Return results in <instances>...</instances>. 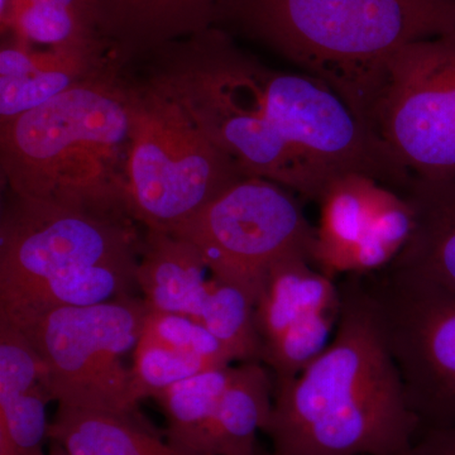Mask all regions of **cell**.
<instances>
[{"instance_id":"cell-16","label":"cell","mask_w":455,"mask_h":455,"mask_svg":"<svg viewBox=\"0 0 455 455\" xmlns=\"http://www.w3.org/2000/svg\"><path fill=\"white\" fill-rule=\"evenodd\" d=\"M208 272L202 254L187 239L145 229L136 278L149 311L193 317Z\"/></svg>"},{"instance_id":"cell-13","label":"cell","mask_w":455,"mask_h":455,"mask_svg":"<svg viewBox=\"0 0 455 455\" xmlns=\"http://www.w3.org/2000/svg\"><path fill=\"white\" fill-rule=\"evenodd\" d=\"M403 196L415 227L386 271L455 299V178H412Z\"/></svg>"},{"instance_id":"cell-9","label":"cell","mask_w":455,"mask_h":455,"mask_svg":"<svg viewBox=\"0 0 455 455\" xmlns=\"http://www.w3.org/2000/svg\"><path fill=\"white\" fill-rule=\"evenodd\" d=\"M172 233L196 245L212 276L257 298L274 263L291 254L313 259L316 239L295 194L259 178L242 179Z\"/></svg>"},{"instance_id":"cell-10","label":"cell","mask_w":455,"mask_h":455,"mask_svg":"<svg viewBox=\"0 0 455 455\" xmlns=\"http://www.w3.org/2000/svg\"><path fill=\"white\" fill-rule=\"evenodd\" d=\"M421 430L455 425V299L390 272L363 275Z\"/></svg>"},{"instance_id":"cell-27","label":"cell","mask_w":455,"mask_h":455,"mask_svg":"<svg viewBox=\"0 0 455 455\" xmlns=\"http://www.w3.org/2000/svg\"><path fill=\"white\" fill-rule=\"evenodd\" d=\"M18 3H50V4L64 5V7L75 9V11L82 12L84 14H88V16L92 17L95 22L94 13H92V7H90L88 0H9L8 13L12 5L18 4ZM7 17H5L0 23L4 22V20H7ZM95 25H97V22H95Z\"/></svg>"},{"instance_id":"cell-20","label":"cell","mask_w":455,"mask_h":455,"mask_svg":"<svg viewBox=\"0 0 455 455\" xmlns=\"http://www.w3.org/2000/svg\"><path fill=\"white\" fill-rule=\"evenodd\" d=\"M376 180L359 173L338 179L320 202L313 262L326 276L344 275L347 259L361 241L370 218Z\"/></svg>"},{"instance_id":"cell-22","label":"cell","mask_w":455,"mask_h":455,"mask_svg":"<svg viewBox=\"0 0 455 455\" xmlns=\"http://www.w3.org/2000/svg\"><path fill=\"white\" fill-rule=\"evenodd\" d=\"M235 366L214 368L173 383L154 398L167 420V439L180 448L205 455L206 436Z\"/></svg>"},{"instance_id":"cell-21","label":"cell","mask_w":455,"mask_h":455,"mask_svg":"<svg viewBox=\"0 0 455 455\" xmlns=\"http://www.w3.org/2000/svg\"><path fill=\"white\" fill-rule=\"evenodd\" d=\"M257 295L239 284L208 278L191 319L215 338L232 363H262V339L257 328Z\"/></svg>"},{"instance_id":"cell-19","label":"cell","mask_w":455,"mask_h":455,"mask_svg":"<svg viewBox=\"0 0 455 455\" xmlns=\"http://www.w3.org/2000/svg\"><path fill=\"white\" fill-rule=\"evenodd\" d=\"M275 379L260 362L239 363L206 436L205 455H254L274 406Z\"/></svg>"},{"instance_id":"cell-18","label":"cell","mask_w":455,"mask_h":455,"mask_svg":"<svg viewBox=\"0 0 455 455\" xmlns=\"http://www.w3.org/2000/svg\"><path fill=\"white\" fill-rule=\"evenodd\" d=\"M139 259L109 260L53 275L13 300L0 304V317L13 322L42 311L92 307L136 293Z\"/></svg>"},{"instance_id":"cell-28","label":"cell","mask_w":455,"mask_h":455,"mask_svg":"<svg viewBox=\"0 0 455 455\" xmlns=\"http://www.w3.org/2000/svg\"><path fill=\"white\" fill-rule=\"evenodd\" d=\"M49 455H68L64 449L60 447L56 443L51 442Z\"/></svg>"},{"instance_id":"cell-12","label":"cell","mask_w":455,"mask_h":455,"mask_svg":"<svg viewBox=\"0 0 455 455\" xmlns=\"http://www.w3.org/2000/svg\"><path fill=\"white\" fill-rule=\"evenodd\" d=\"M114 57L130 65L214 26L217 0H88Z\"/></svg>"},{"instance_id":"cell-29","label":"cell","mask_w":455,"mask_h":455,"mask_svg":"<svg viewBox=\"0 0 455 455\" xmlns=\"http://www.w3.org/2000/svg\"><path fill=\"white\" fill-rule=\"evenodd\" d=\"M254 455H276V454H275L274 451H272V453H267V451H260V449H259V451H257V453Z\"/></svg>"},{"instance_id":"cell-2","label":"cell","mask_w":455,"mask_h":455,"mask_svg":"<svg viewBox=\"0 0 455 455\" xmlns=\"http://www.w3.org/2000/svg\"><path fill=\"white\" fill-rule=\"evenodd\" d=\"M339 289L333 339L298 377L275 385L263 433L276 455H411L421 424L363 276L347 275Z\"/></svg>"},{"instance_id":"cell-3","label":"cell","mask_w":455,"mask_h":455,"mask_svg":"<svg viewBox=\"0 0 455 455\" xmlns=\"http://www.w3.org/2000/svg\"><path fill=\"white\" fill-rule=\"evenodd\" d=\"M212 27L316 77L366 124L387 60L455 31V0H217Z\"/></svg>"},{"instance_id":"cell-17","label":"cell","mask_w":455,"mask_h":455,"mask_svg":"<svg viewBox=\"0 0 455 455\" xmlns=\"http://www.w3.org/2000/svg\"><path fill=\"white\" fill-rule=\"evenodd\" d=\"M50 442L68 455H197L164 440L134 414L59 405Z\"/></svg>"},{"instance_id":"cell-6","label":"cell","mask_w":455,"mask_h":455,"mask_svg":"<svg viewBox=\"0 0 455 455\" xmlns=\"http://www.w3.org/2000/svg\"><path fill=\"white\" fill-rule=\"evenodd\" d=\"M148 313L142 296L131 293L92 307L7 320L40 355L59 405L134 414L140 401L123 357L136 347Z\"/></svg>"},{"instance_id":"cell-24","label":"cell","mask_w":455,"mask_h":455,"mask_svg":"<svg viewBox=\"0 0 455 455\" xmlns=\"http://www.w3.org/2000/svg\"><path fill=\"white\" fill-rule=\"evenodd\" d=\"M217 362L196 353L171 349L139 339L133 349L132 379L137 400L155 397L173 383L205 371L221 368Z\"/></svg>"},{"instance_id":"cell-8","label":"cell","mask_w":455,"mask_h":455,"mask_svg":"<svg viewBox=\"0 0 455 455\" xmlns=\"http://www.w3.org/2000/svg\"><path fill=\"white\" fill-rule=\"evenodd\" d=\"M366 124L414 178H455V31L387 60Z\"/></svg>"},{"instance_id":"cell-14","label":"cell","mask_w":455,"mask_h":455,"mask_svg":"<svg viewBox=\"0 0 455 455\" xmlns=\"http://www.w3.org/2000/svg\"><path fill=\"white\" fill-rule=\"evenodd\" d=\"M46 370L23 340L0 347V455H46L49 439ZM49 455V454H47Z\"/></svg>"},{"instance_id":"cell-7","label":"cell","mask_w":455,"mask_h":455,"mask_svg":"<svg viewBox=\"0 0 455 455\" xmlns=\"http://www.w3.org/2000/svg\"><path fill=\"white\" fill-rule=\"evenodd\" d=\"M145 228L122 205L44 202L5 191L0 214V304L53 275L140 257Z\"/></svg>"},{"instance_id":"cell-1","label":"cell","mask_w":455,"mask_h":455,"mask_svg":"<svg viewBox=\"0 0 455 455\" xmlns=\"http://www.w3.org/2000/svg\"><path fill=\"white\" fill-rule=\"evenodd\" d=\"M137 71L179 101L245 176L310 202L349 173L400 194L414 178L326 84L266 65L218 27L152 51Z\"/></svg>"},{"instance_id":"cell-15","label":"cell","mask_w":455,"mask_h":455,"mask_svg":"<svg viewBox=\"0 0 455 455\" xmlns=\"http://www.w3.org/2000/svg\"><path fill=\"white\" fill-rule=\"evenodd\" d=\"M339 283L305 254H291L271 266L257 299L256 320L263 350L293 325L319 311L339 309Z\"/></svg>"},{"instance_id":"cell-4","label":"cell","mask_w":455,"mask_h":455,"mask_svg":"<svg viewBox=\"0 0 455 455\" xmlns=\"http://www.w3.org/2000/svg\"><path fill=\"white\" fill-rule=\"evenodd\" d=\"M131 147L128 70L116 66L0 124L2 185L25 199L128 208Z\"/></svg>"},{"instance_id":"cell-25","label":"cell","mask_w":455,"mask_h":455,"mask_svg":"<svg viewBox=\"0 0 455 455\" xmlns=\"http://www.w3.org/2000/svg\"><path fill=\"white\" fill-rule=\"evenodd\" d=\"M140 339L171 349L196 353L221 366H232L220 341L202 324L181 314L149 311Z\"/></svg>"},{"instance_id":"cell-5","label":"cell","mask_w":455,"mask_h":455,"mask_svg":"<svg viewBox=\"0 0 455 455\" xmlns=\"http://www.w3.org/2000/svg\"><path fill=\"white\" fill-rule=\"evenodd\" d=\"M132 147L127 204L145 229L172 233L245 176L179 101L127 66Z\"/></svg>"},{"instance_id":"cell-11","label":"cell","mask_w":455,"mask_h":455,"mask_svg":"<svg viewBox=\"0 0 455 455\" xmlns=\"http://www.w3.org/2000/svg\"><path fill=\"white\" fill-rule=\"evenodd\" d=\"M127 66L107 50L36 49L3 37L0 49V124L82 84Z\"/></svg>"},{"instance_id":"cell-26","label":"cell","mask_w":455,"mask_h":455,"mask_svg":"<svg viewBox=\"0 0 455 455\" xmlns=\"http://www.w3.org/2000/svg\"><path fill=\"white\" fill-rule=\"evenodd\" d=\"M411 455H455V425L421 430Z\"/></svg>"},{"instance_id":"cell-23","label":"cell","mask_w":455,"mask_h":455,"mask_svg":"<svg viewBox=\"0 0 455 455\" xmlns=\"http://www.w3.org/2000/svg\"><path fill=\"white\" fill-rule=\"evenodd\" d=\"M414 227V211L406 197L377 182L366 232L349 254L344 275H370L390 266L405 247Z\"/></svg>"}]
</instances>
